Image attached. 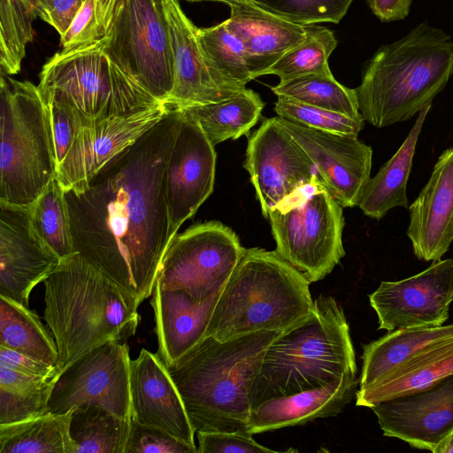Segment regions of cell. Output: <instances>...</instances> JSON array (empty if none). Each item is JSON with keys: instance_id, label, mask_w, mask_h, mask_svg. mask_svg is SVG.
<instances>
[{"instance_id": "5bb4252c", "label": "cell", "mask_w": 453, "mask_h": 453, "mask_svg": "<svg viewBox=\"0 0 453 453\" xmlns=\"http://www.w3.org/2000/svg\"><path fill=\"white\" fill-rule=\"evenodd\" d=\"M378 329L442 326L453 301V259H440L421 273L397 281H382L369 296Z\"/></svg>"}, {"instance_id": "f1b7e54d", "label": "cell", "mask_w": 453, "mask_h": 453, "mask_svg": "<svg viewBox=\"0 0 453 453\" xmlns=\"http://www.w3.org/2000/svg\"><path fill=\"white\" fill-rule=\"evenodd\" d=\"M264 106L260 96L246 88L224 100L176 110L198 123L215 146L247 134L258 121Z\"/></svg>"}, {"instance_id": "cb8c5ba5", "label": "cell", "mask_w": 453, "mask_h": 453, "mask_svg": "<svg viewBox=\"0 0 453 453\" xmlns=\"http://www.w3.org/2000/svg\"><path fill=\"white\" fill-rule=\"evenodd\" d=\"M220 294L196 300L181 289L155 284L150 304L157 336V356L165 366L173 364L206 336Z\"/></svg>"}, {"instance_id": "7dc6e473", "label": "cell", "mask_w": 453, "mask_h": 453, "mask_svg": "<svg viewBox=\"0 0 453 453\" xmlns=\"http://www.w3.org/2000/svg\"><path fill=\"white\" fill-rule=\"evenodd\" d=\"M372 12L382 22L404 19L411 11L412 0H365Z\"/></svg>"}, {"instance_id": "4dcf8cb0", "label": "cell", "mask_w": 453, "mask_h": 453, "mask_svg": "<svg viewBox=\"0 0 453 453\" xmlns=\"http://www.w3.org/2000/svg\"><path fill=\"white\" fill-rule=\"evenodd\" d=\"M0 346L58 367L54 337L39 316L12 299L0 296Z\"/></svg>"}, {"instance_id": "8992f818", "label": "cell", "mask_w": 453, "mask_h": 453, "mask_svg": "<svg viewBox=\"0 0 453 453\" xmlns=\"http://www.w3.org/2000/svg\"><path fill=\"white\" fill-rule=\"evenodd\" d=\"M349 372H357V365L344 311L334 297L319 296L311 314L268 347L251 388V409Z\"/></svg>"}, {"instance_id": "f6af8a7d", "label": "cell", "mask_w": 453, "mask_h": 453, "mask_svg": "<svg viewBox=\"0 0 453 453\" xmlns=\"http://www.w3.org/2000/svg\"><path fill=\"white\" fill-rule=\"evenodd\" d=\"M0 366L28 375L50 378L58 376L60 369L23 353L0 346Z\"/></svg>"}, {"instance_id": "d590c367", "label": "cell", "mask_w": 453, "mask_h": 453, "mask_svg": "<svg viewBox=\"0 0 453 453\" xmlns=\"http://www.w3.org/2000/svg\"><path fill=\"white\" fill-rule=\"evenodd\" d=\"M337 46L334 31L319 25L307 26L306 38L283 54L265 73L280 81L307 74H331L328 59Z\"/></svg>"}, {"instance_id": "277c9868", "label": "cell", "mask_w": 453, "mask_h": 453, "mask_svg": "<svg viewBox=\"0 0 453 453\" xmlns=\"http://www.w3.org/2000/svg\"><path fill=\"white\" fill-rule=\"evenodd\" d=\"M452 74L453 40L424 21L365 63L355 88L359 111L378 128L406 121L432 103Z\"/></svg>"}, {"instance_id": "4316f807", "label": "cell", "mask_w": 453, "mask_h": 453, "mask_svg": "<svg viewBox=\"0 0 453 453\" xmlns=\"http://www.w3.org/2000/svg\"><path fill=\"white\" fill-rule=\"evenodd\" d=\"M431 108L432 103L418 112L413 127L398 150L368 180L357 204L365 215L379 220L395 207L409 208L407 182L418 139Z\"/></svg>"}, {"instance_id": "7402d4cb", "label": "cell", "mask_w": 453, "mask_h": 453, "mask_svg": "<svg viewBox=\"0 0 453 453\" xmlns=\"http://www.w3.org/2000/svg\"><path fill=\"white\" fill-rule=\"evenodd\" d=\"M407 236L415 257L437 261L453 242V147L441 152L426 184L409 206Z\"/></svg>"}, {"instance_id": "f907efd6", "label": "cell", "mask_w": 453, "mask_h": 453, "mask_svg": "<svg viewBox=\"0 0 453 453\" xmlns=\"http://www.w3.org/2000/svg\"><path fill=\"white\" fill-rule=\"evenodd\" d=\"M188 1H213V0H188Z\"/></svg>"}, {"instance_id": "ab89813d", "label": "cell", "mask_w": 453, "mask_h": 453, "mask_svg": "<svg viewBox=\"0 0 453 453\" xmlns=\"http://www.w3.org/2000/svg\"><path fill=\"white\" fill-rule=\"evenodd\" d=\"M274 111L280 118L290 122L339 134L358 136L365 121L364 118H352L282 96H278Z\"/></svg>"}, {"instance_id": "83f0119b", "label": "cell", "mask_w": 453, "mask_h": 453, "mask_svg": "<svg viewBox=\"0 0 453 453\" xmlns=\"http://www.w3.org/2000/svg\"><path fill=\"white\" fill-rule=\"evenodd\" d=\"M451 336L453 323L399 328L365 344L358 389L371 387L430 345Z\"/></svg>"}, {"instance_id": "9c48e42d", "label": "cell", "mask_w": 453, "mask_h": 453, "mask_svg": "<svg viewBox=\"0 0 453 453\" xmlns=\"http://www.w3.org/2000/svg\"><path fill=\"white\" fill-rule=\"evenodd\" d=\"M342 206L319 181L296 190L268 212L275 251L311 282L345 256Z\"/></svg>"}, {"instance_id": "5b68a950", "label": "cell", "mask_w": 453, "mask_h": 453, "mask_svg": "<svg viewBox=\"0 0 453 453\" xmlns=\"http://www.w3.org/2000/svg\"><path fill=\"white\" fill-rule=\"evenodd\" d=\"M310 283L275 250L245 249L219 295L207 336L226 341L289 329L312 311Z\"/></svg>"}, {"instance_id": "6da1fadb", "label": "cell", "mask_w": 453, "mask_h": 453, "mask_svg": "<svg viewBox=\"0 0 453 453\" xmlns=\"http://www.w3.org/2000/svg\"><path fill=\"white\" fill-rule=\"evenodd\" d=\"M182 114L168 110L76 190L65 191L76 253L140 305L173 240L165 171Z\"/></svg>"}, {"instance_id": "b9f144b4", "label": "cell", "mask_w": 453, "mask_h": 453, "mask_svg": "<svg viewBox=\"0 0 453 453\" xmlns=\"http://www.w3.org/2000/svg\"><path fill=\"white\" fill-rule=\"evenodd\" d=\"M124 453H197V448L160 428L132 418Z\"/></svg>"}, {"instance_id": "ee69618b", "label": "cell", "mask_w": 453, "mask_h": 453, "mask_svg": "<svg viewBox=\"0 0 453 453\" xmlns=\"http://www.w3.org/2000/svg\"><path fill=\"white\" fill-rule=\"evenodd\" d=\"M45 105L49 112L58 166L83 124L74 112L65 107L52 104Z\"/></svg>"}, {"instance_id": "4fadbf2b", "label": "cell", "mask_w": 453, "mask_h": 453, "mask_svg": "<svg viewBox=\"0 0 453 453\" xmlns=\"http://www.w3.org/2000/svg\"><path fill=\"white\" fill-rule=\"evenodd\" d=\"M243 165L267 219L268 212L296 190L321 182L312 161L279 117L265 119L249 136Z\"/></svg>"}, {"instance_id": "8fae6325", "label": "cell", "mask_w": 453, "mask_h": 453, "mask_svg": "<svg viewBox=\"0 0 453 453\" xmlns=\"http://www.w3.org/2000/svg\"><path fill=\"white\" fill-rule=\"evenodd\" d=\"M244 251L239 237L223 223L194 225L171 241L156 284L205 300L221 293Z\"/></svg>"}, {"instance_id": "603a6c76", "label": "cell", "mask_w": 453, "mask_h": 453, "mask_svg": "<svg viewBox=\"0 0 453 453\" xmlns=\"http://www.w3.org/2000/svg\"><path fill=\"white\" fill-rule=\"evenodd\" d=\"M226 4L230 16L224 20L244 45L252 78L265 72L288 50L303 42L307 26L295 23L273 7L255 0H213Z\"/></svg>"}, {"instance_id": "ba28073f", "label": "cell", "mask_w": 453, "mask_h": 453, "mask_svg": "<svg viewBox=\"0 0 453 453\" xmlns=\"http://www.w3.org/2000/svg\"><path fill=\"white\" fill-rule=\"evenodd\" d=\"M39 77L44 104L69 109L83 126L163 104L109 58L103 43L56 53Z\"/></svg>"}, {"instance_id": "9a60e30c", "label": "cell", "mask_w": 453, "mask_h": 453, "mask_svg": "<svg viewBox=\"0 0 453 453\" xmlns=\"http://www.w3.org/2000/svg\"><path fill=\"white\" fill-rule=\"evenodd\" d=\"M163 1L174 62V83L165 106L176 110L214 103L246 88L210 63L198 39V27L185 14L179 1Z\"/></svg>"}, {"instance_id": "c3c4849f", "label": "cell", "mask_w": 453, "mask_h": 453, "mask_svg": "<svg viewBox=\"0 0 453 453\" xmlns=\"http://www.w3.org/2000/svg\"><path fill=\"white\" fill-rule=\"evenodd\" d=\"M435 452L453 453V431L436 447Z\"/></svg>"}, {"instance_id": "681fc988", "label": "cell", "mask_w": 453, "mask_h": 453, "mask_svg": "<svg viewBox=\"0 0 453 453\" xmlns=\"http://www.w3.org/2000/svg\"><path fill=\"white\" fill-rule=\"evenodd\" d=\"M27 4L33 9L37 17L42 16V6L40 0H25Z\"/></svg>"}, {"instance_id": "1f68e13d", "label": "cell", "mask_w": 453, "mask_h": 453, "mask_svg": "<svg viewBox=\"0 0 453 453\" xmlns=\"http://www.w3.org/2000/svg\"><path fill=\"white\" fill-rule=\"evenodd\" d=\"M131 420L97 405L74 407L70 434L75 453H124Z\"/></svg>"}, {"instance_id": "8d00e7d4", "label": "cell", "mask_w": 453, "mask_h": 453, "mask_svg": "<svg viewBox=\"0 0 453 453\" xmlns=\"http://www.w3.org/2000/svg\"><path fill=\"white\" fill-rule=\"evenodd\" d=\"M123 0H84L68 30L60 36L61 53L82 50L111 35Z\"/></svg>"}, {"instance_id": "7c38bea8", "label": "cell", "mask_w": 453, "mask_h": 453, "mask_svg": "<svg viewBox=\"0 0 453 453\" xmlns=\"http://www.w3.org/2000/svg\"><path fill=\"white\" fill-rule=\"evenodd\" d=\"M130 363L128 346L121 341L92 349L60 372L48 411L62 414L74 407L97 405L132 419Z\"/></svg>"}, {"instance_id": "d6a6232c", "label": "cell", "mask_w": 453, "mask_h": 453, "mask_svg": "<svg viewBox=\"0 0 453 453\" xmlns=\"http://www.w3.org/2000/svg\"><path fill=\"white\" fill-rule=\"evenodd\" d=\"M58 376L38 377L1 367L0 425L25 421L49 412L48 401Z\"/></svg>"}, {"instance_id": "e575fe53", "label": "cell", "mask_w": 453, "mask_h": 453, "mask_svg": "<svg viewBox=\"0 0 453 453\" xmlns=\"http://www.w3.org/2000/svg\"><path fill=\"white\" fill-rule=\"evenodd\" d=\"M28 210L35 229L61 259L76 253L65 193L57 178Z\"/></svg>"}, {"instance_id": "74e56055", "label": "cell", "mask_w": 453, "mask_h": 453, "mask_svg": "<svg viewBox=\"0 0 453 453\" xmlns=\"http://www.w3.org/2000/svg\"><path fill=\"white\" fill-rule=\"evenodd\" d=\"M36 17L25 0H0V65L6 74L20 71Z\"/></svg>"}, {"instance_id": "30bf717a", "label": "cell", "mask_w": 453, "mask_h": 453, "mask_svg": "<svg viewBox=\"0 0 453 453\" xmlns=\"http://www.w3.org/2000/svg\"><path fill=\"white\" fill-rule=\"evenodd\" d=\"M104 50L163 103L174 83V62L163 0H123Z\"/></svg>"}, {"instance_id": "3957f363", "label": "cell", "mask_w": 453, "mask_h": 453, "mask_svg": "<svg viewBox=\"0 0 453 453\" xmlns=\"http://www.w3.org/2000/svg\"><path fill=\"white\" fill-rule=\"evenodd\" d=\"M43 283V318L60 371L97 346L135 334L139 304L80 254L62 259Z\"/></svg>"}, {"instance_id": "816d5d0a", "label": "cell", "mask_w": 453, "mask_h": 453, "mask_svg": "<svg viewBox=\"0 0 453 453\" xmlns=\"http://www.w3.org/2000/svg\"><path fill=\"white\" fill-rule=\"evenodd\" d=\"M44 0H40L41 4L43 2ZM42 6V5H41Z\"/></svg>"}, {"instance_id": "ac0fdd59", "label": "cell", "mask_w": 453, "mask_h": 453, "mask_svg": "<svg viewBox=\"0 0 453 453\" xmlns=\"http://www.w3.org/2000/svg\"><path fill=\"white\" fill-rule=\"evenodd\" d=\"M312 161L321 183L344 207L358 204L370 180L372 149L357 136L309 128L279 117Z\"/></svg>"}, {"instance_id": "7bdbcfd3", "label": "cell", "mask_w": 453, "mask_h": 453, "mask_svg": "<svg viewBox=\"0 0 453 453\" xmlns=\"http://www.w3.org/2000/svg\"><path fill=\"white\" fill-rule=\"evenodd\" d=\"M197 453H280L253 439L250 432H197Z\"/></svg>"}, {"instance_id": "2e32d148", "label": "cell", "mask_w": 453, "mask_h": 453, "mask_svg": "<svg viewBox=\"0 0 453 453\" xmlns=\"http://www.w3.org/2000/svg\"><path fill=\"white\" fill-rule=\"evenodd\" d=\"M215 170L214 145L198 123L182 114L165 171L166 203L173 237L212 193Z\"/></svg>"}, {"instance_id": "836d02e7", "label": "cell", "mask_w": 453, "mask_h": 453, "mask_svg": "<svg viewBox=\"0 0 453 453\" xmlns=\"http://www.w3.org/2000/svg\"><path fill=\"white\" fill-rule=\"evenodd\" d=\"M271 89L277 96H287L356 119L363 118L359 111L356 89L341 84L332 73L296 77L280 81Z\"/></svg>"}, {"instance_id": "d4e9b609", "label": "cell", "mask_w": 453, "mask_h": 453, "mask_svg": "<svg viewBox=\"0 0 453 453\" xmlns=\"http://www.w3.org/2000/svg\"><path fill=\"white\" fill-rule=\"evenodd\" d=\"M357 372L319 388L267 399L251 409L249 431L260 434L339 414L357 391Z\"/></svg>"}, {"instance_id": "f35d334b", "label": "cell", "mask_w": 453, "mask_h": 453, "mask_svg": "<svg viewBox=\"0 0 453 453\" xmlns=\"http://www.w3.org/2000/svg\"><path fill=\"white\" fill-rule=\"evenodd\" d=\"M197 34L207 59L219 73L243 86L253 80L244 45L224 21L198 28Z\"/></svg>"}, {"instance_id": "484cf974", "label": "cell", "mask_w": 453, "mask_h": 453, "mask_svg": "<svg viewBox=\"0 0 453 453\" xmlns=\"http://www.w3.org/2000/svg\"><path fill=\"white\" fill-rule=\"evenodd\" d=\"M452 374L453 336L430 345L371 387L357 389L356 404L371 408L425 389Z\"/></svg>"}, {"instance_id": "d6986e66", "label": "cell", "mask_w": 453, "mask_h": 453, "mask_svg": "<svg viewBox=\"0 0 453 453\" xmlns=\"http://www.w3.org/2000/svg\"><path fill=\"white\" fill-rule=\"evenodd\" d=\"M167 111L163 104L81 127L67 154L57 166L58 181L65 191L80 188L108 161L154 127Z\"/></svg>"}, {"instance_id": "60d3db41", "label": "cell", "mask_w": 453, "mask_h": 453, "mask_svg": "<svg viewBox=\"0 0 453 453\" xmlns=\"http://www.w3.org/2000/svg\"><path fill=\"white\" fill-rule=\"evenodd\" d=\"M354 0H277L271 6L288 19L310 26L339 23Z\"/></svg>"}, {"instance_id": "44dd1931", "label": "cell", "mask_w": 453, "mask_h": 453, "mask_svg": "<svg viewBox=\"0 0 453 453\" xmlns=\"http://www.w3.org/2000/svg\"><path fill=\"white\" fill-rule=\"evenodd\" d=\"M130 396L132 418L196 447V431L180 394L157 354L142 349L131 360Z\"/></svg>"}, {"instance_id": "52a82bcc", "label": "cell", "mask_w": 453, "mask_h": 453, "mask_svg": "<svg viewBox=\"0 0 453 453\" xmlns=\"http://www.w3.org/2000/svg\"><path fill=\"white\" fill-rule=\"evenodd\" d=\"M0 80V202L28 208L57 174L49 112L35 84Z\"/></svg>"}, {"instance_id": "7a4b0ae2", "label": "cell", "mask_w": 453, "mask_h": 453, "mask_svg": "<svg viewBox=\"0 0 453 453\" xmlns=\"http://www.w3.org/2000/svg\"><path fill=\"white\" fill-rule=\"evenodd\" d=\"M283 332L265 330L226 341L207 336L166 366L196 433L250 432L253 383L268 347Z\"/></svg>"}, {"instance_id": "ffe728a7", "label": "cell", "mask_w": 453, "mask_h": 453, "mask_svg": "<svg viewBox=\"0 0 453 453\" xmlns=\"http://www.w3.org/2000/svg\"><path fill=\"white\" fill-rule=\"evenodd\" d=\"M387 437L434 452L453 431V374L420 391L370 408Z\"/></svg>"}, {"instance_id": "bcb514c9", "label": "cell", "mask_w": 453, "mask_h": 453, "mask_svg": "<svg viewBox=\"0 0 453 453\" xmlns=\"http://www.w3.org/2000/svg\"><path fill=\"white\" fill-rule=\"evenodd\" d=\"M84 0H44L41 19L53 27L60 36L70 27Z\"/></svg>"}, {"instance_id": "e0dca14e", "label": "cell", "mask_w": 453, "mask_h": 453, "mask_svg": "<svg viewBox=\"0 0 453 453\" xmlns=\"http://www.w3.org/2000/svg\"><path fill=\"white\" fill-rule=\"evenodd\" d=\"M61 260L35 229L27 207L0 202V296L28 307L34 288Z\"/></svg>"}, {"instance_id": "f546056e", "label": "cell", "mask_w": 453, "mask_h": 453, "mask_svg": "<svg viewBox=\"0 0 453 453\" xmlns=\"http://www.w3.org/2000/svg\"><path fill=\"white\" fill-rule=\"evenodd\" d=\"M73 410L0 425V453H75L70 434Z\"/></svg>"}]
</instances>
